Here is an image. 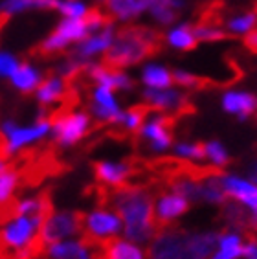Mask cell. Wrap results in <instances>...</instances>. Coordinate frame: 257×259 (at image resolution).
Wrapping results in <instances>:
<instances>
[{
  "mask_svg": "<svg viewBox=\"0 0 257 259\" xmlns=\"http://www.w3.org/2000/svg\"><path fill=\"white\" fill-rule=\"evenodd\" d=\"M188 199H184L182 195L175 193V191H165L160 197L154 199V221L158 228H167L178 219L182 217L186 211L189 209Z\"/></svg>",
  "mask_w": 257,
  "mask_h": 259,
  "instance_id": "obj_15",
  "label": "cell"
},
{
  "mask_svg": "<svg viewBox=\"0 0 257 259\" xmlns=\"http://www.w3.org/2000/svg\"><path fill=\"white\" fill-rule=\"evenodd\" d=\"M0 158H6V140L0 135Z\"/></svg>",
  "mask_w": 257,
  "mask_h": 259,
  "instance_id": "obj_42",
  "label": "cell"
},
{
  "mask_svg": "<svg viewBox=\"0 0 257 259\" xmlns=\"http://www.w3.org/2000/svg\"><path fill=\"white\" fill-rule=\"evenodd\" d=\"M101 248V259H147V252L128 239H110Z\"/></svg>",
  "mask_w": 257,
  "mask_h": 259,
  "instance_id": "obj_22",
  "label": "cell"
},
{
  "mask_svg": "<svg viewBox=\"0 0 257 259\" xmlns=\"http://www.w3.org/2000/svg\"><path fill=\"white\" fill-rule=\"evenodd\" d=\"M57 11L63 15V19H84L90 10L81 0H59Z\"/></svg>",
  "mask_w": 257,
  "mask_h": 259,
  "instance_id": "obj_36",
  "label": "cell"
},
{
  "mask_svg": "<svg viewBox=\"0 0 257 259\" xmlns=\"http://www.w3.org/2000/svg\"><path fill=\"white\" fill-rule=\"evenodd\" d=\"M92 120L84 110H57L52 120V140L59 147H72L89 135Z\"/></svg>",
  "mask_w": 257,
  "mask_h": 259,
  "instance_id": "obj_8",
  "label": "cell"
},
{
  "mask_svg": "<svg viewBox=\"0 0 257 259\" xmlns=\"http://www.w3.org/2000/svg\"><path fill=\"white\" fill-rule=\"evenodd\" d=\"M140 79H142V83L147 89H169V87L173 85V74H171V70L162 65H156V63L145 65L142 68Z\"/></svg>",
  "mask_w": 257,
  "mask_h": 259,
  "instance_id": "obj_28",
  "label": "cell"
},
{
  "mask_svg": "<svg viewBox=\"0 0 257 259\" xmlns=\"http://www.w3.org/2000/svg\"><path fill=\"white\" fill-rule=\"evenodd\" d=\"M171 127H173L171 114H165L162 110L149 109L144 125L138 131L140 138L145 142L147 151H151L154 155H162V153L171 149L173 147Z\"/></svg>",
  "mask_w": 257,
  "mask_h": 259,
  "instance_id": "obj_10",
  "label": "cell"
},
{
  "mask_svg": "<svg viewBox=\"0 0 257 259\" xmlns=\"http://www.w3.org/2000/svg\"><path fill=\"white\" fill-rule=\"evenodd\" d=\"M224 112L235 116L237 120H248L250 116L257 114V96L242 90H228L221 98Z\"/></svg>",
  "mask_w": 257,
  "mask_h": 259,
  "instance_id": "obj_17",
  "label": "cell"
},
{
  "mask_svg": "<svg viewBox=\"0 0 257 259\" xmlns=\"http://www.w3.org/2000/svg\"><path fill=\"white\" fill-rule=\"evenodd\" d=\"M52 133V120L39 118L31 125H20L13 118H6L0 123V135L6 140V156L17 155L28 145L45 140Z\"/></svg>",
  "mask_w": 257,
  "mask_h": 259,
  "instance_id": "obj_6",
  "label": "cell"
},
{
  "mask_svg": "<svg viewBox=\"0 0 257 259\" xmlns=\"http://www.w3.org/2000/svg\"><path fill=\"white\" fill-rule=\"evenodd\" d=\"M147 110H149L147 105H138V107L123 110L121 116H119L118 125L119 127H123V131H127V133H138L140 127H142L145 121Z\"/></svg>",
  "mask_w": 257,
  "mask_h": 259,
  "instance_id": "obj_33",
  "label": "cell"
},
{
  "mask_svg": "<svg viewBox=\"0 0 257 259\" xmlns=\"http://www.w3.org/2000/svg\"><path fill=\"white\" fill-rule=\"evenodd\" d=\"M248 179L252 180L253 184H257V160H255V164L252 165V171H250V177Z\"/></svg>",
  "mask_w": 257,
  "mask_h": 259,
  "instance_id": "obj_41",
  "label": "cell"
},
{
  "mask_svg": "<svg viewBox=\"0 0 257 259\" xmlns=\"http://www.w3.org/2000/svg\"><path fill=\"white\" fill-rule=\"evenodd\" d=\"M160 48V33L153 28L128 26L116 31L112 46L105 54V65L112 68H128L156 54Z\"/></svg>",
  "mask_w": 257,
  "mask_h": 259,
  "instance_id": "obj_3",
  "label": "cell"
},
{
  "mask_svg": "<svg viewBox=\"0 0 257 259\" xmlns=\"http://www.w3.org/2000/svg\"><path fill=\"white\" fill-rule=\"evenodd\" d=\"M101 2H107V0H101Z\"/></svg>",
  "mask_w": 257,
  "mask_h": 259,
  "instance_id": "obj_46",
  "label": "cell"
},
{
  "mask_svg": "<svg viewBox=\"0 0 257 259\" xmlns=\"http://www.w3.org/2000/svg\"><path fill=\"white\" fill-rule=\"evenodd\" d=\"M221 182L228 199L235 200L248 211V230L257 232V184L233 173H221Z\"/></svg>",
  "mask_w": 257,
  "mask_h": 259,
  "instance_id": "obj_11",
  "label": "cell"
},
{
  "mask_svg": "<svg viewBox=\"0 0 257 259\" xmlns=\"http://www.w3.org/2000/svg\"><path fill=\"white\" fill-rule=\"evenodd\" d=\"M66 92H68V81L57 74H52L46 79H42L39 89L35 90V100L42 107H54L55 109V105L66 98Z\"/></svg>",
  "mask_w": 257,
  "mask_h": 259,
  "instance_id": "obj_21",
  "label": "cell"
},
{
  "mask_svg": "<svg viewBox=\"0 0 257 259\" xmlns=\"http://www.w3.org/2000/svg\"><path fill=\"white\" fill-rule=\"evenodd\" d=\"M94 173L96 179L105 184L107 188H121L125 186L131 175H133V167L127 162H110V160H99L94 164Z\"/></svg>",
  "mask_w": 257,
  "mask_h": 259,
  "instance_id": "obj_18",
  "label": "cell"
},
{
  "mask_svg": "<svg viewBox=\"0 0 257 259\" xmlns=\"http://www.w3.org/2000/svg\"><path fill=\"white\" fill-rule=\"evenodd\" d=\"M92 246H96V244H92L84 237L83 239L72 237V239H64L48 244L46 248H42V252H45L46 259H79L83 255L90 254Z\"/></svg>",
  "mask_w": 257,
  "mask_h": 259,
  "instance_id": "obj_19",
  "label": "cell"
},
{
  "mask_svg": "<svg viewBox=\"0 0 257 259\" xmlns=\"http://www.w3.org/2000/svg\"><path fill=\"white\" fill-rule=\"evenodd\" d=\"M59 0H0V17L8 19V17L20 15L24 11H50L57 10Z\"/></svg>",
  "mask_w": 257,
  "mask_h": 259,
  "instance_id": "obj_24",
  "label": "cell"
},
{
  "mask_svg": "<svg viewBox=\"0 0 257 259\" xmlns=\"http://www.w3.org/2000/svg\"><path fill=\"white\" fill-rule=\"evenodd\" d=\"M142 96L149 109L162 110L165 114H184L189 110L188 94L178 89H145Z\"/></svg>",
  "mask_w": 257,
  "mask_h": 259,
  "instance_id": "obj_12",
  "label": "cell"
},
{
  "mask_svg": "<svg viewBox=\"0 0 257 259\" xmlns=\"http://www.w3.org/2000/svg\"><path fill=\"white\" fill-rule=\"evenodd\" d=\"M4 20H6V19H2V17H0V26L4 24Z\"/></svg>",
  "mask_w": 257,
  "mask_h": 259,
  "instance_id": "obj_45",
  "label": "cell"
},
{
  "mask_svg": "<svg viewBox=\"0 0 257 259\" xmlns=\"http://www.w3.org/2000/svg\"><path fill=\"white\" fill-rule=\"evenodd\" d=\"M8 167H10V162H8L6 158H0V175L4 173V171L8 169Z\"/></svg>",
  "mask_w": 257,
  "mask_h": 259,
  "instance_id": "obj_43",
  "label": "cell"
},
{
  "mask_svg": "<svg viewBox=\"0 0 257 259\" xmlns=\"http://www.w3.org/2000/svg\"><path fill=\"white\" fill-rule=\"evenodd\" d=\"M169 188L175 193L182 195L184 199H188L189 202H202V191H200V177L198 175H175Z\"/></svg>",
  "mask_w": 257,
  "mask_h": 259,
  "instance_id": "obj_26",
  "label": "cell"
},
{
  "mask_svg": "<svg viewBox=\"0 0 257 259\" xmlns=\"http://www.w3.org/2000/svg\"><path fill=\"white\" fill-rule=\"evenodd\" d=\"M123 232V221L114 209L96 208L83 215L84 239L92 244H105L107 241L116 239Z\"/></svg>",
  "mask_w": 257,
  "mask_h": 259,
  "instance_id": "obj_9",
  "label": "cell"
},
{
  "mask_svg": "<svg viewBox=\"0 0 257 259\" xmlns=\"http://www.w3.org/2000/svg\"><path fill=\"white\" fill-rule=\"evenodd\" d=\"M107 24H110L109 15L99 10H90L84 19H63L57 28L40 42L39 52L45 55L61 54L68 50L72 45L87 39L89 35L103 30Z\"/></svg>",
  "mask_w": 257,
  "mask_h": 259,
  "instance_id": "obj_4",
  "label": "cell"
},
{
  "mask_svg": "<svg viewBox=\"0 0 257 259\" xmlns=\"http://www.w3.org/2000/svg\"><path fill=\"white\" fill-rule=\"evenodd\" d=\"M83 234V215L77 211H50L42 221V226L39 230L37 237V246L39 252L46 248L48 244L57 243V241L72 239L75 235Z\"/></svg>",
  "mask_w": 257,
  "mask_h": 259,
  "instance_id": "obj_7",
  "label": "cell"
},
{
  "mask_svg": "<svg viewBox=\"0 0 257 259\" xmlns=\"http://www.w3.org/2000/svg\"><path fill=\"white\" fill-rule=\"evenodd\" d=\"M10 83L20 94H31L42 83V72L31 63H20L17 72L10 77Z\"/></svg>",
  "mask_w": 257,
  "mask_h": 259,
  "instance_id": "obj_23",
  "label": "cell"
},
{
  "mask_svg": "<svg viewBox=\"0 0 257 259\" xmlns=\"http://www.w3.org/2000/svg\"><path fill=\"white\" fill-rule=\"evenodd\" d=\"M84 74L89 75L92 83L98 87H105L110 90H133L134 81L131 75H127L123 70L112 68L107 65H99V63H90L87 68L83 70Z\"/></svg>",
  "mask_w": 257,
  "mask_h": 259,
  "instance_id": "obj_16",
  "label": "cell"
},
{
  "mask_svg": "<svg viewBox=\"0 0 257 259\" xmlns=\"http://www.w3.org/2000/svg\"><path fill=\"white\" fill-rule=\"evenodd\" d=\"M244 45L248 50H252L253 54H257V28H253L248 35H244Z\"/></svg>",
  "mask_w": 257,
  "mask_h": 259,
  "instance_id": "obj_40",
  "label": "cell"
},
{
  "mask_svg": "<svg viewBox=\"0 0 257 259\" xmlns=\"http://www.w3.org/2000/svg\"><path fill=\"white\" fill-rule=\"evenodd\" d=\"M257 28V13L255 11H246V13H239L233 15L226 20L224 30L228 31V35H248L250 31Z\"/></svg>",
  "mask_w": 257,
  "mask_h": 259,
  "instance_id": "obj_31",
  "label": "cell"
},
{
  "mask_svg": "<svg viewBox=\"0 0 257 259\" xmlns=\"http://www.w3.org/2000/svg\"><path fill=\"white\" fill-rule=\"evenodd\" d=\"M50 202L45 195H31V197H24V199L17 200L15 204L11 206V215H48Z\"/></svg>",
  "mask_w": 257,
  "mask_h": 259,
  "instance_id": "obj_29",
  "label": "cell"
},
{
  "mask_svg": "<svg viewBox=\"0 0 257 259\" xmlns=\"http://www.w3.org/2000/svg\"><path fill=\"white\" fill-rule=\"evenodd\" d=\"M165 42L169 46H173L175 50L188 52L197 46L198 40L195 37V33H193V26L188 24V22H182V24L169 28V31L165 33Z\"/></svg>",
  "mask_w": 257,
  "mask_h": 259,
  "instance_id": "obj_27",
  "label": "cell"
},
{
  "mask_svg": "<svg viewBox=\"0 0 257 259\" xmlns=\"http://www.w3.org/2000/svg\"><path fill=\"white\" fill-rule=\"evenodd\" d=\"M193 33L198 42H217L228 37V31L217 20H200L198 24L193 26Z\"/></svg>",
  "mask_w": 257,
  "mask_h": 259,
  "instance_id": "obj_30",
  "label": "cell"
},
{
  "mask_svg": "<svg viewBox=\"0 0 257 259\" xmlns=\"http://www.w3.org/2000/svg\"><path fill=\"white\" fill-rule=\"evenodd\" d=\"M204 158L208 160L215 171L223 169V167H226L230 164V155H228L226 147L217 140H211V142L204 144Z\"/></svg>",
  "mask_w": 257,
  "mask_h": 259,
  "instance_id": "obj_34",
  "label": "cell"
},
{
  "mask_svg": "<svg viewBox=\"0 0 257 259\" xmlns=\"http://www.w3.org/2000/svg\"><path fill=\"white\" fill-rule=\"evenodd\" d=\"M151 0H107L105 11L109 19L118 22H131L149 11Z\"/></svg>",
  "mask_w": 257,
  "mask_h": 259,
  "instance_id": "obj_20",
  "label": "cell"
},
{
  "mask_svg": "<svg viewBox=\"0 0 257 259\" xmlns=\"http://www.w3.org/2000/svg\"><path fill=\"white\" fill-rule=\"evenodd\" d=\"M46 215H11L0 230V250L13 259H30L39 252L37 237Z\"/></svg>",
  "mask_w": 257,
  "mask_h": 259,
  "instance_id": "obj_5",
  "label": "cell"
},
{
  "mask_svg": "<svg viewBox=\"0 0 257 259\" xmlns=\"http://www.w3.org/2000/svg\"><path fill=\"white\" fill-rule=\"evenodd\" d=\"M173 83H177V85L182 87V89H198V87H202L204 81L200 79L198 75L193 74V72L177 68V70H173Z\"/></svg>",
  "mask_w": 257,
  "mask_h": 259,
  "instance_id": "obj_37",
  "label": "cell"
},
{
  "mask_svg": "<svg viewBox=\"0 0 257 259\" xmlns=\"http://www.w3.org/2000/svg\"><path fill=\"white\" fill-rule=\"evenodd\" d=\"M114 211L123 221L125 239L136 244H149L158 234V225L154 221V197L145 188L121 186L112 191L110 197Z\"/></svg>",
  "mask_w": 257,
  "mask_h": 259,
  "instance_id": "obj_1",
  "label": "cell"
},
{
  "mask_svg": "<svg viewBox=\"0 0 257 259\" xmlns=\"http://www.w3.org/2000/svg\"><path fill=\"white\" fill-rule=\"evenodd\" d=\"M173 155L178 160H188V162H202L204 158V144L197 142H177L173 144Z\"/></svg>",
  "mask_w": 257,
  "mask_h": 259,
  "instance_id": "obj_35",
  "label": "cell"
},
{
  "mask_svg": "<svg viewBox=\"0 0 257 259\" xmlns=\"http://www.w3.org/2000/svg\"><path fill=\"white\" fill-rule=\"evenodd\" d=\"M89 109L96 121H99V123H110V125H118L119 116L123 112L121 107H119L118 100H116L114 90L98 85H94V89H92Z\"/></svg>",
  "mask_w": 257,
  "mask_h": 259,
  "instance_id": "obj_14",
  "label": "cell"
},
{
  "mask_svg": "<svg viewBox=\"0 0 257 259\" xmlns=\"http://www.w3.org/2000/svg\"><path fill=\"white\" fill-rule=\"evenodd\" d=\"M184 6H186V0H151L149 15L153 17L158 26H171Z\"/></svg>",
  "mask_w": 257,
  "mask_h": 259,
  "instance_id": "obj_25",
  "label": "cell"
},
{
  "mask_svg": "<svg viewBox=\"0 0 257 259\" xmlns=\"http://www.w3.org/2000/svg\"><path fill=\"white\" fill-rule=\"evenodd\" d=\"M20 66V61L10 52L0 50V79H10Z\"/></svg>",
  "mask_w": 257,
  "mask_h": 259,
  "instance_id": "obj_38",
  "label": "cell"
},
{
  "mask_svg": "<svg viewBox=\"0 0 257 259\" xmlns=\"http://www.w3.org/2000/svg\"><path fill=\"white\" fill-rule=\"evenodd\" d=\"M114 37H116V28H114V24L110 22V24L105 26L103 30L96 31V33L89 35V37L83 39L81 42H77L70 55L75 57V59L87 68V65L94 63L92 59H94L96 55H101L109 52V48L114 42Z\"/></svg>",
  "mask_w": 257,
  "mask_h": 259,
  "instance_id": "obj_13",
  "label": "cell"
},
{
  "mask_svg": "<svg viewBox=\"0 0 257 259\" xmlns=\"http://www.w3.org/2000/svg\"><path fill=\"white\" fill-rule=\"evenodd\" d=\"M98 254H99V252H94V250H92L90 254L83 255V257H79V259H96V257H98Z\"/></svg>",
  "mask_w": 257,
  "mask_h": 259,
  "instance_id": "obj_44",
  "label": "cell"
},
{
  "mask_svg": "<svg viewBox=\"0 0 257 259\" xmlns=\"http://www.w3.org/2000/svg\"><path fill=\"white\" fill-rule=\"evenodd\" d=\"M215 230L160 228L149 243L147 259H209L217 248Z\"/></svg>",
  "mask_w": 257,
  "mask_h": 259,
  "instance_id": "obj_2",
  "label": "cell"
},
{
  "mask_svg": "<svg viewBox=\"0 0 257 259\" xmlns=\"http://www.w3.org/2000/svg\"><path fill=\"white\" fill-rule=\"evenodd\" d=\"M242 257L246 259H257V241L248 239L242 244Z\"/></svg>",
  "mask_w": 257,
  "mask_h": 259,
  "instance_id": "obj_39",
  "label": "cell"
},
{
  "mask_svg": "<svg viewBox=\"0 0 257 259\" xmlns=\"http://www.w3.org/2000/svg\"><path fill=\"white\" fill-rule=\"evenodd\" d=\"M20 175L13 167H8L4 173L0 175V208L10 206V202L15 197V191L19 188Z\"/></svg>",
  "mask_w": 257,
  "mask_h": 259,
  "instance_id": "obj_32",
  "label": "cell"
}]
</instances>
